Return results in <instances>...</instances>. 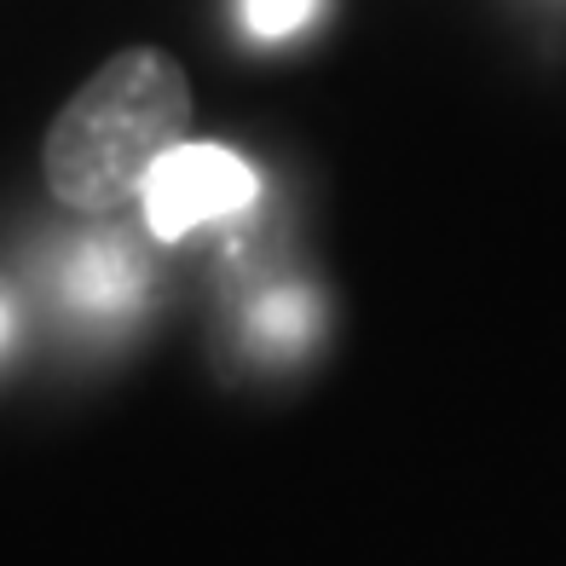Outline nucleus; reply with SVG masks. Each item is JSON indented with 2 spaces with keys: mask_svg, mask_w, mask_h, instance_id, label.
<instances>
[{
  "mask_svg": "<svg viewBox=\"0 0 566 566\" xmlns=\"http://www.w3.org/2000/svg\"><path fill=\"white\" fill-rule=\"evenodd\" d=\"M191 139V82L163 46L105 59L46 127L41 174L70 214H122L139 202L150 168Z\"/></svg>",
  "mask_w": 566,
  "mask_h": 566,
  "instance_id": "nucleus-1",
  "label": "nucleus"
},
{
  "mask_svg": "<svg viewBox=\"0 0 566 566\" xmlns=\"http://www.w3.org/2000/svg\"><path fill=\"white\" fill-rule=\"evenodd\" d=\"M254 202H261V174H254L238 150L202 145V139L174 145L168 157L150 168L145 191H139L145 231L157 243H179V238H191L197 226H214V220H238Z\"/></svg>",
  "mask_w": 566,
  "mask_h": 566,
  "instance_id": "nucleus-2",
  "label": "nucleus"
},
{
  "mask_svg": "<svg viewBox=\"0 0 566 566\" xmlns=\"http://www.w3.org/2000/svg\"><path fill=\"white\" fill-rule=\"evenodd\" d=\"M70 295L87 313H116L139 295V254L127 243H87L70 266Z\"/></svg>",
  "mask_w": 566,
  "mask_h": 566,
  "instance_id": "nucleus-3",
  "label": "nucleus"
},
{
  "mask_svg": "<svg viewBox=\"0 0 566 566\" xmlns=\"http://www.w3.org/2000/svg\"><path fill=\"white\" fill-rule=\"evenodd\" d=\"M254 324L266 329V342L301 347L306 336H313V306H306V295H272L261 313H254Z\"/></svg>",
  "mask_w": 566,
  "mask_h": 566,
  "instance_id": "nucleus-4",
  "label": "nucleus"
},
{
  "mask_svg": "<svg viewBox=\"0 0 566 566\" xmlns=\"http://www.w3.org/2000/svg\"><path fill=\"white\" fill-rule=\"evenodd\" d=\"M313 7L318 0H243V23H249V35H261V41H283L313 18Z\"/></svg>",
  "mask_w": 566,
  "mask_h": 566,
  "instance_id": "nucleus-5",
  "label": "nucleus"
},
{
  "mask_svg": "<svg viewBox=\"0 0 566 566\" xmlns=\"http://www.w3.org/2000/svg\"><path fill=\"white\" fill-rule=\"evenodd\" d=\"M0 342H7V306H0Z\"/></svg>",
  "mask_w": 566,
  "mask_h": 566,
  "instance_id": "nucleus-6",
  "label": "nucleus"
}]
</instances>
